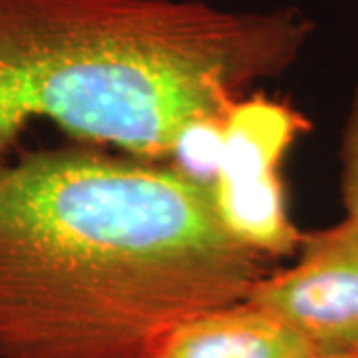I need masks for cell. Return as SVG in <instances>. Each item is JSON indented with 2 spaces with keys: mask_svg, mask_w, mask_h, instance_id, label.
I'll use <instances>...</instances> for the list:
<instances>
[{
  "mask_svg": "<svg viewBox=\"0 0 358 358\" xmlns=\"http://www.w3.org/2000/svg\"><path fill=\"white\" fill-rule=\"evenodd\" d=\"M315 34L296 6L205 0H0V159L34 122L141 159L223 120Z\"/></svg>",
  "mask_w": 358,
  "mask_h": 358,
  "instance_id": "obj_2",
  "label": "cell"
},
{
  "mask_svg": "<svg viewBox=\"0 0 358 358\" xmlns=\"http://www.w3.org/2000/svg\"><path fill=\"white\" fill-rule=\"evenodd\" d=\"M319 358H358V352H350V355H336V357H319Z\"/></svg>",
  "mask_w": 358,
  "mask_h": 358,
  "instance_id": "obj_7",
  "label": "cell"
},
{
  "mask_svg": "<svg viewBox=\"0 0 358 358\" xmlns=\"http://www.w3.org/2000/svg\"><path fill=\"white\" fill-rule=\"evenodd\" d=\"M310 128L307 115L265 94L239 98L219 126L209 185L213 207L237 241L273 261L299 251L305 235L289 215L281 166Z\"/></svg>",
  "mask_w": 358,
  "mask_h": 358,
  "instance_id": "obj_3",
  "label": "cell"
},
{
  "mask_svg": "<svg viewBox=\"0 0 358 358\" xmlns=\"http://www.w3.org/2000/svg\"><path fill=\"white\" fill-rule=\"evenodd\" d=\"M341 195L345 217L358 229V86L346 115L341 140Z\"/></svg>",
  "mask_w": 358,
  "mask_h": 358,
  "instance_id": "obj_6",
  "label": "cell"
},
{
  "mask_svg": "<svg viewBox=\"0 0 358 358\" xmlns=\"http://www.w3.org/2000/svg\"><path fill=\"white\" fill-rule=\"evenodd\" d=\"M271 265L171 166L0 159V358H143L181 320L245 301Z\"/></svg>",
  "mask_w": 358,
  "mask_h": 358,
  "instance_id": "obj_1",
  "label": "cell"
},
{
  "mask_svg": "<svg viewBox=\"0 0 358 358\" xmlns=\"http://www.w3.org/2000/svg\"><path fill=\"white\" fill-rule=\"evenodd\" d=\"M317 357L358 352V229L343 219L303 235L293 267L271 271L247 296Z\"/></svg>",
  "mask_w": 358,
  "mask_h": 358,
  "instance_id": "obj_4",
  "label": "cell"
},
{
  "mask_svg": "<svg viewBox=\"0 0 358 358\" xmlns=\"http://www.w3.org/2000/svg\"><path fill=\"white\" fill-rule=\"evenodd\" d=\"M143 358H319L282 320L251 301L178 322Z\"/></svg>",
  "mask_w": 358,
  "mask_h": 358,
  "instance_id": "obj_5",
  "label": "cell"
}]
</instances>
